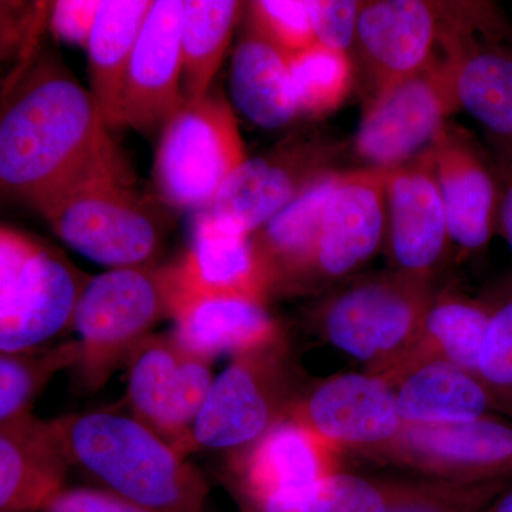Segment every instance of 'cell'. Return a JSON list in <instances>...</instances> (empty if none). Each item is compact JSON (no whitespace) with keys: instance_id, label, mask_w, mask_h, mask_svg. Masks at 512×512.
I'll return each mask as SVG.
<instances>
[{"instance_id":"cell-5","label":"cell","mask_w":512,"mask_h":512,"mask_svg":"<svg viewBox=\"0 0 512 512\" xmlns=\"http://www.w3.org/2000/svg\"><path fill=\"white\" fill-rule=\"evenodd\" d=\"M92 276L57 249L3 225L0 231V352L39 349L72 328Z\"/></svg>"},{"instance_id":"cell-19","label":"cell","mask_w":512,"mask_h":512,"mask_svg":"<svg viewBox=\"0 0 512 512\" xmlns=\"http://www.w3.org/2000/svg\"><path fill=\"white\" fill-rule=\"evenodd\" d=\"M165 266L173 291L174 313L181 303L198 298L268 302V284L249 235L208 212L198 221L190 249L174 264Z\"/></svg>"},{"instance_id":"cell-32","label":"cell","mask_w":512,"mask_h":512,"mask_svg":"<svg viewBox=\"0 0 512 512\" xmlns=\"http://www.w3.org/2000/svg\"><path fill=\"white\" fill-rule=\"evenodd\" d=\"M288 62L299 114L326 116L338 109L352 90L355 66L348 52L315 43L289 57Z\"/></svg>"},{"instance_id":"cell-11","label":"cell","mask_w":512,"mask_h":512,"mask_svg":"<svg viewBox=\"0 0 512 512\" xmlns=\"http://www.w3.org/2000/svg\"><path fill=\"white\" fill-rule=\"evenodd\" d=\"M448 15L444 2H362L350 57L365 80V109L433 59Z\"/></svg>"},{"instance_id":"cell-39","label":"cell","mask_w":512,"mask_h":512,"mask_svg":"<svg viewBox=\"0 0 512 512\" xmlns=\"http://www.w3.org/2000/svg\"><path fill=\"white\" fill-rule=\"evenodd\" d=\"M495 171L500 180L501 198L498 210L497 234L507 241L512 249V164L493 157Z\"/></svg>"},{"instance_id":"cell-33","label":"cell","mask_w":512,"mask_h":512,"mask_svg":"<svg viewBox=\"0 0 512 512\" xmlns=\"http://www.w3.org/2000/svg\"><path fill=\"white\" fill-rule=\"evenodd\" d=\"M251 28L286 57L316 43L306 0H256L249 3Z\"/></svg>"},{"instance_id":"cell-21","label":"cell","mask_w":512,"mask_h":512,"mask_svg":"<svg viewBox=\"0 0 512 512\" xmlns=\"http://www.w3.org/2000/svg\"><path fill=\"white\" fill-rule=\"evenodd\" d=\"M69 468L50 421L29 414L0 424V512L45 511Z\"/></svg>"},{"instance_id":"cell-3","label":"cell","mask_w":512,"mask_h":512,"mask_svg":"<svg viewBox=\"0 0 512 512\" xmlns=\"http://www.w3.org/2000/svg\"><path fill=\"white\" fill-rule=\"evenodd\" d=\"M29 204L74 251L111 269L153 265L163 247L167 220L117 147Z\"/></svg>"},{"instance_id":"cell-27","label":"cell","mask_w":512,"mask_h":512,"mask_svg":"<svg viewBox=\"0 0 512 512\" xmlns=\"http://www.w3.org/2000/svg\"><path fill=\"white\" fill-rule=\"evenodd\" d=\"M231 93L237 109L268 130L286 126L299 114L288 57L252 28L232 59Z\"/></svg>"},{"instance_id":"cell-14","label":"cell","mask_w":512,"mask_h":512,"mask_svg":"<svg viewBox=\"0 0 512 512\" xmlns=\"http://www.w3.org/2000/svg\"><path fill=\"white\" fill-rule=\"evenodd\" d=\"M289 417L338 453L370 458L393 443L404 426L396 389L369 372L330 377L305 392Z\"/></svg>"},{"instance_id":"cell-2","label":"cell","mask_w":512,"mask_h":512,"mask_svg":"<svg viewBox=\"0 0 512 512\" xmlns=\"http://www.w3.org/2000/svg\"><path fill=\"white\" fill-rule=\"evenodd\" d=\"M50 426L70 467L100 490L151 512H205L210 484L201 471L136 417L72 414Z\"/></svg>"},{"instance_id":"cell-23","label":"cell","mask_w":512,"mask_h":512,"mask_svg":"<svg viewBox=\"0 0 512 512\" xmlns=\"http://www.w3.org/2000/svg\"><path fill=\"white\" fill-rule=\"evenodd\" d=\"M343 171L323 175L264 227L249 235L269 296L288 295L311 261L326 207Z\"/></svg>"},{"instance_id":"cell-9","label":"cell","mask_w":512,"mask_h":512,"mask_svg":"<svg viewBox=\"0 0 512 512\" xmlns=\"http://www.w3.org/2000/svg\"><path fill=\"white\" fill-rule=\"evenodd\" d=\"M460 110L450 56H433L423 69L363 110L355 153L366 167L393 168L431 147Z\"/></svg>"},{"instance_id":"cell-6","label":"cell","mask_w":512,"mask_h":512,"mask_svg":"<svg viewBox=\"0 0 512 512\" xmlns=\"http://www.w3.org/2000/svg\"><path fill=\"white\" fill-rule=\"evenodd\" d=\"M305 393L285 340L234 357L215 377L192 427L190 454L200 450L241 453L289 417Z\"/></svg>"},{"instance_id":"cell-36","label":"cell","mask_w":512,"mask_h":512,"mask_svg":"<svg viewBox=\"0 0 512 512\" xmlns=\"http://www.w3.org/2000/svg\"><path fill=\"white\" fill-rule=\"evenodd\" d=\"M316 43L348 52L355 43L362 2L357 0H306Z\"/></svg>"},{"instance_id":"cell-10","label":"cell","mask_w":512,"mask_h":512,"mask_svg":"<svg viewBox=\"0 0 512 512\" xmlns=\"http://www.w3.org/2000/svg\"><path fill=\"white\" fill-rule=\"evenodd\" d=\"M339 141L320 134L286 137L262 156L247 158L222 185L210 207L217 218L251 235L323 175L338 170Z\"/></svg>"},{"instance_id":"cell-12","label":"cell","mask_w":512,"mask_h":512,"mask_svg":"<svg viewBox=\"0 0 512 512\" xmlns=\"http://www.w3.org/2000/svg\"><path fill=\"white\" fill-rule=\"evenodd\" d=\"M375 460L450 484L512 481V423L500 417L406 424Z\"/></svg>"},{"instance_id":"cell-31","label":"cell","mask_w":512,"mask_h":512,"mask_svg":"<svg viewBox=\"0 0 512 512\" xmlns=\"http://www.w3.org/2000/svg\"><path fill=\"white\" fill-rule=\"evenodd\" d=\"M80 340L55 348L33 349L0 355V424L29 416L40 390L57 372L79 365Z\"/></svg>"},{"instance_id":"cell-20","label":"cell","mask_w":512,"mask_h":512,"mask_svg":"<svg viewBox=\"0 0 512 512\" xmlns=\"http://www.w3.org/2000/svg\"><path fill=\"white\" fill-rule=\"evenodd\" d=\"M441 49L453 59L460 109L483 126L494 157L512 164V50L467 30L444 37Z\"/></svg>"},{"instance_id":"cell-28","label":"cell","mask_w":512,"mask_h":512,"mask_svg":"<svg viewBox=\"0 0 512 512\" xmlns=\"http://www.w3.org/2000/svg\"><path fill=\"white\" fill-rule=\"evenodd\" d=\"M406 424L463 423L497 410L487 387L473 373L446 360L417 367L396 386Z\"/></svg>"},{"instance_id":"cell-17","label":"cell","mask_w":512,"mask_h":512,"mask_svg":"<svg viewBox=\"0 0 512 512\" xmlns=\"http://www.w3.org/2000/svg\"><path fill=\"white\" fill-rule=\"evenodd\" d=\"M338 454L298 421L286 417L252 446L229 456L222 480L241 507L302 490L338 473Z\"/></svg>"},{"instance_id":"cell-25","label":"cell","mask_w":512,"mask_h":512,"mask_svg":"<svg viewBox=\"0 0 512 512\" xmlns=\"http://www.w3.org/2000/svg\"><path fill=\"white\" fill-rule=\"evenodd\" d=\"M440 481L338 473L309 487L254 501L241 512H392L431 493Z\"/></svg>"},{"instance_id":"cell-24","label":"cell","mask_w":512,"mask_h":512,"mask_svg":"<svg viewBox=\"0 0 512 512\" xmlns=\"http://www.w3.org/2000/svg\"><path fill=\"white\" fill-rule=\"evenodd\" d=\"M493 313L481 303L437 295L412 345L376 376L396 389L417 367L446 360L478 377V359Z\"/></svg>"},{"instance_id":"cell-1","label":"cell","mask_w":512,"mask_h":512,"mask_svg":"<svg viewBox=\"0 0 512 512\" xmlns=\"http://www.w3.org/2000/svg\"><path fill=\"white\" fill-rule=\"evenodd\" d=\"M114 147L90 90L62 64L43 60L3 107L2 190L30 202Z\"/></svg>"},{"instance_id":"cell-26","label":"cell","mask_w":512,"mask_h":512,"mask_svg":"<svg viewBox=\"0 0 512 512\" xmlns=\"http://www.w3.org/2000/svg\"><path fill=\"white\" fill-rule=\"evenodd\" d=\"M151 6V0H101L87 56L90 93L109 130L120 128L124 80Z\"/></svg>"},{"instance_id":"cell-40","label":"cell","mask_w":512,"mask_h":512,"mask_svg":"<svg viewBox=\"0 0 512 512\" xmlns=\"http://www.w3.org/2000/svg\"><path fill=\"white\" fill-rule=\"evenodd\" d=\"M485 512H512V485L498 495Z\"/></svg>"},{"instance_id":"cell-18","label":"cell","mask_w":512,"mask_h":512,"mask_svg":"<svg viewBox=\"0 0 512 512\" xmlns=\"http://www.w3.org/2000/svg\"><path fill=\"white\" fill-rule=\"evenodd\" d=\"M433 148L451 241L478 251L497 234L501 188L494 160L466 130L448 123Z\"/></svg>"},{"instance_id":"cell-4","label":"cell","mask_w":512,"mask_h":512,"mask_svg":"<svg viewBox=\"0 0 512 512\" xmlns=\"http://www.w3.org/2000/svg\"><path fill=\"white\" fill-rule=\"evenodd\" d=\"M173 316L167 266L116 268L90 278L72 326L82 343V359L74 367L80 386L89 393L103 389L151 329Z\"/></svg>"},{"instance_id":"cell-38","label":"cell","mask_w":512,"mask_h":512,"mask_svg":"<svg viewBox=\"0 0 512 512\" xmlns=\"http://www.w3.org/2000/svg\"><path fill=\"white\" fill-rule=\"evenodd\" d=\"M45 512H151L107 491L66 488L47 505Z\"/></svg>"},{"instance_id":"cell-29","label":"cell","mask_w":512,"mask_h":512,"mask_svg":"<svg viewBox=\"0 0 512 512\" xmlns=\"http://www.w3.org/2000/svg\"><path fill=\"white\" fill-rule=\"evenodd\" d=\"M241 5L232 0H185L181 35L185 103H195L211 92Z\"/></svg>"},{"instance_id":"cell-13","label":"cell","mask_w":512,"mask_h":512,"mask_svg":"<svg viewBox=\"0 0 512 512\" xmlns=\"http://www.w3.org/2000/svg\"><path fill=\"white\" fill-rule=\"evenodd\" d=\"M389 168L343 171L330 197L311 261L288 295L319 291L355 274L386 238Z\"/></svg>"},{"instance_id":"cell-22","label":"cell","mask_w":512,"mask_h":512,"mask_svg":"<svg viewBox=\"0 0 512 512\" xmlns=\"http://www.w3.org/2000/svg\"><path fill=\"white\" fill-rule=\"evenodd\" d=\"M178 345L201 359L242 355L285 340L266 303L248 298H198L174 313Z\"/></svg>"},{"instance_id":"cell-15","label":"cell","mask_w":512,"mask_h":512,"mask_svg":"<svg viewBox=\"0 0 512 512\" xmlns=\"http://www.w3.org/2000/svg\"><path fill=\"white\" fill-rule=\"evenodd\" d=\"M386 201L394 271L431 281L451 242L433 148L389 168Z\"/></svg>"},{"instance_id":"cell-35","label":"cell","mask_w":512,"mask_h":512,"mask_svg":"<svg viewBox=\"0 0 512 512\" xmlns=\"http://www.w3.org/2000/svg\"><path fill=\"white\" fill-rule=\"evenodd\" d=\"M512 481L450 484L440 481L431 493L392 512H485Z\"/></svg>"},{"instance_id":"cell-34","label":"cell","mask_w":512,"mask_h":512,"mask_svg":"<svg viewBox=\"0 0 512 512\" xmlns=\"http://www.w3.org/2000/svg\"><path fill=\"white\" fill-rule=\"evenodd\" d=\"M478 379L498 412L512 414V301L491 316L478 359Z\"/></svg>"},{"instance_id":"cell-8","label":"cell","mask_w":512,"mask_h":512,"mask_svg":"<svg viewBox=\"0 0 512 512\" xmlns=\"http://www.w3.org/2000/svg\"><path fill=\"white\" fill-rule=\"evenodd\" d=\"M231 104L221 92L185 103L165 126L154 180L175 208L211 207L229 175L247 160Z\"/></svg>"},{"instance_id":"cell-30","label":"cell","mask_w":512,"mask_h":512,"mask_svg":"<svg viewBox=\"0 0 512 512\" xmlns=\"http://www.w3.org/2000/svg\"><path fill=\"white\" fill-rule=\"evenodd\" d=\"M184 353L173 333L150 335L127 362V399L133 417L156 431L161 439L180 390Z\"/></svg>"},{"instance_id":"cell-16","label":"cell","mask_w":512,"mask_h":512,"mask_svg":"<svg viewBox=\"0 0 512 512\" xmlns=\"http://www.w3.org/2000/svg\"><path fill=\"white\" fill-rule=\"evenodd\" d=\"M183 19L181 0L153 2L124 80L120 128L131 127L144 134L164 130L184 106Z\"/></svg>"},{"instance_id":"cell-7","label":"cell","mask_w":512,"mask_h":512,"mask_svg":"<svg viewBox=\"0 0 512 512\" xmlns=\"http://www.w3.org/2000/svg\"><path fill=\"white\" fill-rule=\"evenodd\" d=\"M429 279L392 271L348 286L323 303V338L379 375L419 335L436 299Z\"/></svg>"},{"instance_id":"cell-37","label":"cell","mask_w":512,"mask_h":512,"mask_svg":"<svg viewBox=\"0 0 512 512\" xmlns=\"http://www.w3.org/2000/svg\"><path fill=\"white\" fill-rule=\"evenodd\" d=\"M101 0H60L53 3L52 28L64 42L89 46Z\"/></svg>"}]
</instances>
